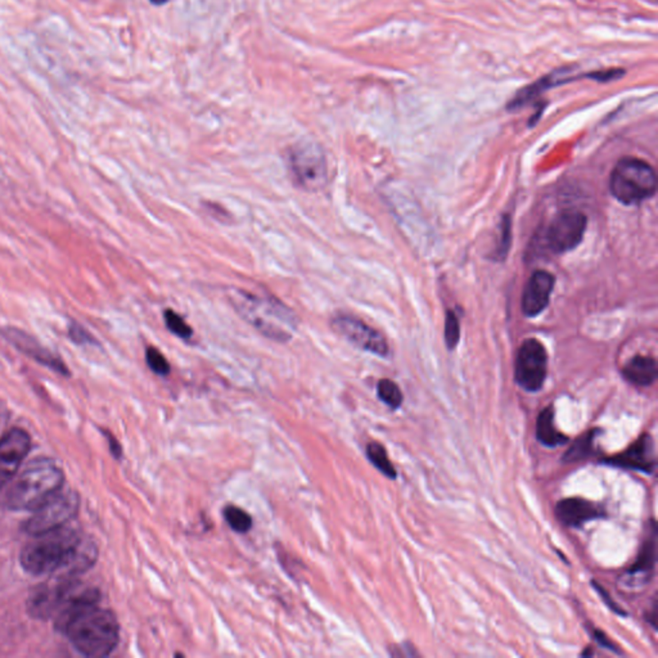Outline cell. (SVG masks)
I'll list each match as a JSON object with an SVG mask.
<instances>
[{
	"mask_svg": "<svg viewBox=\"0 0 658 658\" xmlns=\"http://www.w3.org/2000/svg\"><path fill=\"white\" fill-rule=\"evenodd\" d=\"M227 297L245 322L274 342L285 343L299 329L296 313L276 297L250 293L244 288H228Z\"/></svg>",
	"mask_w": 658,
	"mask_h": 658,
	"instance_id": "2",
	"label": "cell"
},
{
	"mask_svg": "<svg viewBox=\"0 0 658 658\" xmlns=\"http://www.w3.org/2000/svg\"><path fill=\"white\" fill-rule=\"evenodd\" d=\"M657 561V525L652 521L651 533L640 548L637 561L626 571L622 580L626 588H639L649 582L654 575Z\"/></svg>",
	"mask_w": 658,
	"mask_h": 658,
	"instance_id": "15",
	"label": "cell"
},
{
	"mask_svg": "<svg viewBox=\"0 0 658 658\" xmlns=\"http://www.w3.org/2000/svg\"><path fill=\"white\" fill-rule=\"evenodd\" d=\"M4 336L7 340H10L16 348L20 350L24 351L28 357H33L37 362L43 363V365L51 366V368L56 369L59 372H66L65 365L60 362L59 357H53V354L49 353L47 349L43 348L39 342L36 341L34 337L28 336L25 332L20 331L16 328H8L4 332Z\"/></svg>",
	"mask_w": 658,
	"mask_h": 658,
	"instance_id": "17",
	"label": "cell"
},
{
	"mask_svg": "<svg viewBox=\"0 0 658 658\" xmlns=\"http://www.w3.org/2000/svg\"><path fill=\"white\" fill-rule=\"evenodd\" d=\"M146 362L147 365L149 366V369H151L153 373L157 374V376H169L170 371H172V368H170V365L169 362H167L166 357H164V354L161 353L160 350L153 348V346H149V348H147Z\"/></svg>",
	"mask_w": 658,
	"mask_h": 658,
	"instance_id": "26",
	"label": "cell"
},
{
	"mask_svg": "<svg viewBox=\"0 0 658 658\" xmlns=\"http://www.w3.org/2000/svg\"><path fill=\"white\" fill-rule=\"evenodd\" d=\"M510 230H512V223H510V215H504L503 221H502L501 244H499L498 251H496L498 260L506 259L508 250H510V239H512Z\"/></svg>",
	"mask_w": 658,
	"mask_h": 658,
	"instance_id": "28",
	"label": "cell"
},
{
	"mask_svg": "<svg viewBox=\"0 0 658 658\" xmlns=\"http://www.w3.org/2000/svg\"><path fill=\"white\" fill-rule=\"evenodd\" d=\"M610 189L612 196L622 204H642L656 193V173L651 164L639 158H622L614 167Z\"/></svg>",
	"mask_w": 658,
	"mask_h": 658,
	"instance_id": "5",
	"label": "cell"
},
{
	"mask_svg": "<svg viewBox=\"0 0 658 658\" xmlns=\"http://www.w3.org/2000/svg\"><path fill=\"white\" fill-rule=\"evenodd\" d=\"M149 2H151L152 4H155V5H164V4H166V3L169 2V0H149Z\"/></svg>",
	"mask_w": 658,
	"mask_h": 658,
	"instance_id": "35",
	"label": "cell"
},
{
	"mask_svg": "<svg viewBox=\"0 0 658 658\" xmlns=\"http://www.w3.org/2000/svg\"><path fill=\"white\" fill-rule=\"evenodd\" d=\"M646 620L651 623L652 628L657 629V602L656 598L654 599V606H652L651 612L646 614Z\"/></svg>",
	"mask_w": 658,
	"mask_h": 658,
	"instance_id": "34",
	"label": "cell"
},
{
	"mask_svg": "<svg viewBox=\"0 0 658 658\" xmlns=\"http://www.w3.org/2000/svg\"><path fill=\"white\" fill-rule=\"evenodd\" d=\"M591 635H593L594 640H596L600 646H603V648L608 649V651L614 652V654H622V649L619 648V646L614 645L610 638L607 637V634L603 633L599 629L594 628L593 631H591Z\"/></svg>",
	"mask_w": 658,
	"mask_h": 658,
	"instance_id": "31",
	"label": "cell"
},
{
	"mask_svg": "<svg viewBox=\"0 0 658 658\" xmlns=\"http://www.w3.org/2000/svg\"><path fill=\"white\" fill-rule=\"evenodd\" d=\"M587 216L567 210L556 216L548 228V246L554 253H565L579 246L587 229Z\"/></svg>",
	"mask_w": 658,
	"mask_h": 658,
	"instance_id": "11",
	"label": "cell"
},
{
	"mask_svg": "<svg viewBox=\"0 0 658 658\" xmlns=\"http://www.w3.org/2000/svg\"><path fill=\"white\" fill-rule=\"evenodd\" d=\"M20 556L22 568L34 576L66 575L85 573L97 559V548L76 530L62 527L53 533L34 536Z\"/></svg>",
	"mask_w": 658,
	"mask_h": 658,
	"instance_id": "1",
	"label": "cell"
},
{
	"mask_svg": "<svg viewBox=\"0 0 658 658\" xmlns=\"http://www.w3.org/2000/svg\"><path fill=\"white\" fill-rule=\"evenodd\" d=\"M62 469L49 458H36L7 485L5 506L12 510H36L63 487Z\"/></svg>",
	"mask_w": 658,
	"mask_h": 658,
	"instance_id": "3",
	"label": "cell"
},
{
	"mask_svg": "<svg viewBox=\"0 0 658 658\" xmlns=\"http://www.w3.org/2000/svg\"><path fill=\"white\" fill-rule=\"evenodd\" d=\"M394 651L391 654L392 656L405 657V652L404 651H406V657L420 656V654L415 651L414 646L412 645H401L397 648H394Z\"/></svg>",
	"mask_w": 658,
	"mask_h": 658,
	"instance_id": "33",
	"label": "cell"
},
{
	"mask_svg": "<svg viewBox=\"0 0 658 658\" xmlns=\"http://www.w3.org/2000/svg\"><path fill=\"white\" fill-rule=\"evenodd\" d=\"M72 646L91 658L109 656L120 640V625L114 612L95 605L76 614L63 629Z\"/></svg>",
	"mask_w": 658,
	"mask_h": 658,
	"instance_id": "4",
	"label": "cell"
},
{
	"mask_svg": "<svg viewBox=\"0 0 658 658\" xmlns=\"http://www.w3.org/2000/svg\"><path fill=\"white\" fill-rule=\"evenodd\" d=\"M293 184L305 192L316 193L328 183V164L325 151L314 141H300L285 156Z\"/></svg>",
	"mask_w": 658,
	"mask_h": 658,
	"instance_id": "6",
	"label": "cell"
},
{
	"mask_svg": "<svg viewBox=\"0 0 658 658\" xmlns=\"http://www.w3.org/2000/svg\"><path fill=\"white\" fill-rule=\"evenodd\" d=\"M79 510V496L72 490L60 489L43 506L33 510V516L25 522L24 531L30 536L44 534L65 527Z\"/></svg>",
	"mask_w": 658,
	"mask_h": 658,
	"instance_id": "7",
	"label": "cell"
},
{
	"mask_svg": "<svg viewBox=\"0 0 658 658\" xmlns=\"http://www.w3.org/2000/svg\"><path fill=\"white\" fill-rule=\"evenodd\" d=\"M54 576L34 589L28 596V612L33 619L48 620L56 616L68 594L77 584L76 577Z\"/></svg>",
	"mask_w": 658,
	"mask_h": 658,
	"instance_id": "10",
	"label": "cell"
},
{
	"mask_svg": "<svg viewBox=\"0 0 658 658\" xmlns=\"http://www.w3.org/2000/svg\"><path fill=\"white\" fill-rule=\"evenodd\" d=\"M366 457L386 477L391 478V480H395L397 477V469H395L394 464L389 461L388 452H386L385 446L382 444H368V446H366Z\"/></svg>",
	"mask_w": 658,
	"mask_h": 658,
	"instance_id": "22",
	"label": "cell"
},
{
	"mask_svg": "<svg viewBox=\"0 0 658 658\" xmlns=\"http://www.w3.org/2000/svg\"><path fill=\"white\" fill-rule=\"evenodd\" d=\"M658 374L657 363L654 357L637 355L629 360L622 369V376L628 382L640 388L654 385Z\"/></svg>",
	"mask_w": 658,
	"mask_h": 658,
	"instance_id": "18",
	"label": "cell"
},
{
	"mask_svg": "<svg viewBox=\"0 0 658 658\" xmlns=\"http://www.w3.org/2000/svg\"><path fill=\"white\" fill-rule=\"evenodd\" d=\"M554 513L564 526L574 529H579L588 522L607 518L605 507L584 498L562 499L557 503Z\"/></svg>",
	"mask_w": 658,
	"mask_h": 658,
	"instance_id": "14",
	"label": "cell"
},
{
	"mask_svg": "<svg viewBox=\"0 0 658 658\" xmlns=\"http://www.w3.org/2000/svg\"><path fill=\"white\" fill-rule=\"evenodd\" d=\"M554 288V277L545 270H538L531 276L522 294V313L533 317L539 316L548 304Z\"/></svg>",
	"mask_w": 658,
	"mask_h": 658,
	"instance_id": "16",
	"label": "cell"
},
{
	"mask_svg": "<svg viewBox=\"0 0 658 658\" xmlns=\"http://www.w3.org/2000/svg\"><path fill=\"white\" fill-rule=\"evenodd\" d=\"M331 328L360 350L381 357H389V348L385 337L359 317L350 314H337L332 317Z\"/></svg>",
	"mask_w": 658,
	"mask_h": 658,
	"instance_id": "9",
	"label": "cell"
},
{
	"mask_svg": "<svg viewBox=\"0 0 658 658\" xmlns=\"http://www.w3.org/2000/svg\"><path fill=\"white\" fill-rule=\"evenodd\" d=\"M461 339V327L459 320L453 311H447L445 317V342L447 349L453 350L458 345Z\"/></svg>",
	"mask_w": 658,
	"mask_h": 658,
	"instance_id": "27",
	"label": "cell"
},
{
	"mask_svg": "<svg viewBox=\"0 0 658 658\" xmlns=\"http://www.w3.org/2000/svg\"><path fill=\"white\" fill-rule=\"evenodd\" d=\"M606 466L654 475L657 469L656 444L649 434H643L620 454L602 459Z\"/></svg>",
	"mask_w": 658,
	"mask_h": 658,
	"instance_id": "12",
	"label": "cell"
},
{
	"mask_svg": "<svg viewBox=\"0 0 658 658\" xmlns=\"http://www.w3.org/2000/svg\"><path fill=\"white\" fill-rule=\"evenodd\" d=\"M547 374V350L538 340H526L522 343L516 357V382L525 391L538 392L544 386Z\"/></svg>",
	"mask_w": 658,
	"mask_h": 658,
	"instance_id": "8",
	"label": "cell"
},
{
	"mask_svg": "<svg viewBox=\"0 0 658 658\" xmlns=\"http://www.w3.org/2000/svg\"><path fill=\"white\" fill-rule=\"evenodd\" d=\"M599 434L600 429H593L577 437L573 445L568 447L567 452L565 453L562 461L566 464H573L597 455L596 440Z\"/></svg>",
	"mask_w": 658,
	"mask_h": 658,
	"instance_id": "21",
	"label": "cell"
},
{
	"mask_svg": "<svg viewBox=\"0 0 658 658\" xmlns=\"http://www.w3.org/2000/svg\"><path fill=\"white\" fill-rule=\"evenodd\" d=\"M377 395L382 403H385L392 411H397L403 405V392L394 381L381 380L377 385Z\"/></svg>",
	"mask_w": 658,
	"mask_h": 658,
	"instance_id": "23",
	"label": "cell"
},
{
	"mask_svg": "<svg viewBox=\"0 0 658 658\" xmlns=\"http://www.w3.org/2000/svg\"><path fill=\"white\" fill-rule=\"evenodd\" d=\"M30 447V436L24 429H11L0 438V490L4 489L17 475Z\"/></svg>",
	"mask_w": 658,
	"mask_h": 658,
	"instance_id": "13",
	"label": "cell"
},
{
	"mask_svg": "<svg viewBox=\"0 0 658 658\" xmlns=\"http://www.w3.org/2000/svg\"><path fill=\"white\" fill-rule=\"evenodd\" d=\"M564 74L561 71H554L553 74L547 75V76L542 77L538 82L530 84V85L525 86L524 89L516 94V97L510 100L508 105L510 111H515V109L521 108V107L529 105L530 102L535 100L542 93H544L548 89L553 88V86L559 85V84H566L568 82H574L576 77H570V79H559V76Z\"/></svg>",
	"mask_w": 658,
	"mask_h": 658,
	"instance_id": "19",
	"label": "cell"
},
{
	"mask_svg": "<svg viewBox=\"0 0 658 658\" xmlns=\"http://www.w3.org/2000/svg\"><path fill=\"white\" fill-rule=\"evenodd\" d=\"M70 337L75 342L83 343V345L84 343L94 342V339L91 336V333L86 332L83 327H80L76 323L70 325Z\"/></svg>",
	"mask_w": 658,
	"mask_h": 658,
	"instance_id": "32",
	"label": "cell"
},
{
	"mask_svg": "<svg viewBox=\"0 0 658 658\" xmlns=\"http://www.w3.org/2000/svg\"><path fill=\"white\" fill-rule=\"evenodd\" d=\"M591 584H593L594 589L598 591L600 598H602L603 602L606 603V606H607L612 612H614L616 614H620V616H628V614H626V612L623 611L617 603H614V600H612L610 594L602 588V585H599L597 582H591Z\"/></svg>",
	"mask_w": 658,
	"mask_h": 658,
	"instance_id": "30",
	"label": "cell"
},
{
	"mask_svg": "<svg viewBox=\"0 0 658 658\" xmlns=\"http://www.w3.org/2000/svg\"><path fill=\"white\" fill-rule=\"evenodd\" d=\"M623 75H625V70H622V68H610V70L589 72V74L584 75V77L594 80V82L610 83L614 80L622 79Z\"/></svg>",
	"mask_w": 658,
	"mask_h": 658,
	"instance_id": "29",
	"label": "cell"
},
{
	"mask_svg": "<svg viewBox=\"0 0 658 658\" xmlns=\"http://www.w3.org/2000/svg\"><path fill=\"white\" fill-rule=\"evenodd\" d=\"M536 438L542 445L552 447V449L568 443L567 436L557 429L553 406L542 409L539 414L536 420Z\"/></svg>",
	"mask_w": 658,
	"mask_h": 658,
	"instance_id": "20",
	"label": "cell"
},
{
	"mask_svg": "<svg viewBox=\"0 0 658 658\" xmlns=\"http://www.w3.org/2000/svg\"><path fill=\"white\" fill-rule=\"evenodd\" d=\"M164 320L167 329L175 336L181 337V340H189L193 336L192 327L189 325L183 317L179 316L172 309L164 310Z\"/></svg>",
	"mask_w": 658,
	"mask_h": 658,
	"instance_id": "25",
	"label": "cell"
},
{
	"mask_svg": "<svg viewBox=\"0 0 658 658\" xmlns=\"http://www.w3.org/2000/svg\"><path fill=\"white\" fill-rule=\"evenodd\" d=\"M223 515L230 529L235 530L236 533L247 534L253 527V518L242 508L230 504L224 508Z\"/></svg>",
	"mask_w": 658,
	"mask_h": 658,
	"instance_id": "24",
	"label": "cell"
}]
</instances>
